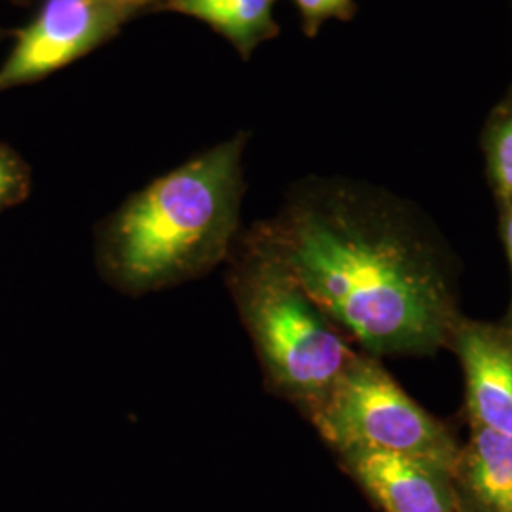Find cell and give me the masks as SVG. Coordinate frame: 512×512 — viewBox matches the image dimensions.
<instances>
[{
    "mask_svg": "<svg viewBox=\"0 0 512 512\" xmlns=\"http://www.w3.org/2000/svg\"><path fill=\"white\" fill-rule=\"evenodd\" d=\"M131 21L107 0H44L37 16L12 31L0 63V93L29 86L92 54Z\"/></svg>",
    "mask_w": 512,
    "mask_h": 512,
    "instance_id": "obj_5",
    "label": "cell"
},
{
    "mask_svg": "<svg viewBox=\"0 0 512 512\" xmlns=\"http://www.w3.org/2000/svg\"><path fill=\"white\" fill-rule=\"evenodd\" d=\"M249 133H236L129 196L101 230V256L128 291H154L230 253L245 192Z\"/></svg>",
    "mask_w": 512,
    "mask_h": 512,
    "instance_id": "obj_2",
    "label": "cell"
},
{
    "mask_svg": "<svg viewBox=\"0 0 512 512\" xmlns=\"http://www.w3.org/2000/svg\"><path fill=\"white\" fill-rule=\"evenodd\" d=\"M238 272L239 308L264 368L281 389L315 408L355 355L293 275L255 239L247 238Z\"/></svg>",
    "mask_w": 512,
    "mask_h": 512,
    "instance_id": "obj_3",
    "label": "cell"
},
{
    "mask_svg": "<svg viewBox=\"0 0 512 512\" xmlns=\"http://www.w3.org/2000/svg\"><path fill=\"white\" fill-rule=\"evenodd\" d=\"M323 437L340 452L385 450L425 459L456 473L459 452L448 431L414 403L380 366L353 357L313 408Z\"/></svg>",
    "mask_w": 512,
    "mask_h": 512,
    "instance_id": "obj_4",
    "label": "cell"
},
{
    "mask_svg": "<svg viewBox=\"0 0 512 512\" xmlns=\"http://www.w3.org/2000/svg\"><path fill=\"white\" fill-rule=\"evenodd\" d=\"M459 355L469 410L478 427L512 437V336L488 327L465 329Z\"/></svg>",
    "mask_w": 512,
    "mask_h": 512,
    "instance_id": "obj_7",
    "label": "cell"
},
{
    "mask_svg": "<svg viewBox=\"0 0 512 512\" xmlns=\"http://www.w3.org/2000/svg\"><path fill=\"white\" fill-rule=\"evenodd\" d=\"M505 243H507V251H509V258H511V266H512V211L509 213V217H507V222H505ZM511 319H512V308H511Z\"/></svg>",
    "mask_w": 512,
    "mask_h": 512,
    "instance_id": "obj_14",
    "label": "cell"
},
{
    "mask_svg": "<svg viewBox=\"0 0 512 512\" xmlns=\"http://www.w3.org/2000/svg\"><path fill=\"white\" fill-rule=\"evenodd\" d=\"M16 2H29V0H16Z\"/></svg>",
    "mask_w": 512,
    "mask_h": 512,
    "instance_id": "obj_16",
    "label": "cell"
},
{
    "mask_svg": "<svg viewBox=\"0 0 512 512\" xmlns=\"http://www.w3.org/2000/svg\"><path fill=\"white\" fill-rule=\"evenodd\" d=\"M495 179L503 194L512 198V116L497 129L492 148Z\"/></svg>",
    "mask_w": 512,
    "mask_h": 512,
    "instance_id": "obj_12",
    "label": "cell"
},
{
    "mask_svg": "<svg viewBox=\"0 0 512 512\" xmlns=\"http://www.w3.org/2000/svg\"><path fill=\"white\" fill-rule=\"evenodd\" d=\"M454 482L461 507L512 512V437L476 425L469 448L459 454Z\"/></svg>",
    "mask_w": 512,
    "mask_h": 512,
    "instance_id": "obj_8",
    "label": "cell"
},
{
    "mask_svg": "<svg viewBox=\"0 0 512 512\" xmlns=\"http://www.w3.org/2000/svg\"><path fill=\"white\" fill-rule=\"evenodd\" d=\"M6 38H12V31H8L6 27H2V25H0V42H2V40H6Z\"/></svg>",
    "mask_w": 512,
    "mask_h": 512,
    "instance_id": "obj_15",
    "label": "cell"
},
{
    "mask_svg": "<svg viewBox=\"0 0 512 512\" xmlns=\"http://www.w3.org/2000/svg\"><path fill=\"white\" fill-rule=\"evenodd\" d=\"M277 0H165L156 12H175L200 19L226 38L243 61L279 35L274 18Z\"/></svg>",
    "mask_w": 512,
    "mask_h": 512,
    "instance_id": "obj_9",
    "label": "cell"
},
{
    "mask_svg": "<svg viewBox=\"0 0 512 512\" xmlns=\"http://www.w3.org/2000/svg\"><path fill=\"white\" fill-rule=\"evenodd\" d=\"M249 238L365 348L421 351L444 336L450 308L439 275L357 196H302Z\"/></svg>",
    "mask_w": 512,
    "mask_h": 512,
    "instance_id": "obj_1",
    "label": "cell"
},
{
    "mask_svg": "<svg viewBox=\"0 0 512 512\" xmlns=\"http://www.w3.org/2000/svg\"><path fill=\"white\" fill-rule=\"evenodd\" d=\"M33 184L31 167L16 148L0 141V213L29 198Z\"/></svg>",
    "mask_w": 512,
    "mask_h": 512,
    "instance_id": "obj_10",
    "label": "cell"
},
{
    "mask_svg": "<svg viewBox=\"0 0 512 512\" xmlns=\"http://www.w3.org/2000/svg\"><path fill=\"white\" fill-rule=\"evenodd\" d=\"M300 19H302V31L308 37H315L323 23L329 19H348L355 16L357 6L353 0H293Z\"/></svg>",
    "mask_w": 512,
    "mask_h": 512,
    "instance_id": "obj_11",
    "label": "cell"
},
{
    "mask_svg": "<svg viewBox=\"0 0 512 512\" xmlns=\"http://www.w3.org/2000/svg\"><path fill=\"white\" fill-rule=\"evenodd\" d=\"M128 14L129 19L143 16V14H154L165 0H107Z\"/></svg>",
    "mask_w": 512,
    "mask_h": 512,
    "instance_id": "obj_13",
    "label": "cell"
},
{
    "mask_svg": "<svg viewBox=\"0 0 512 512\" xmlns=\"http://www.w3.org/2000/svg\"><path fill=\"white\" fill-rule=\"evenodd\" d=\"M349 473L385 512H463L452 473L385 450H342Z\"/></svg>",
    "mask_w": 512,
    "mask_h": 512,
    "instance_id": "obj_6",
    "label": "cell"
}]
</instances>
